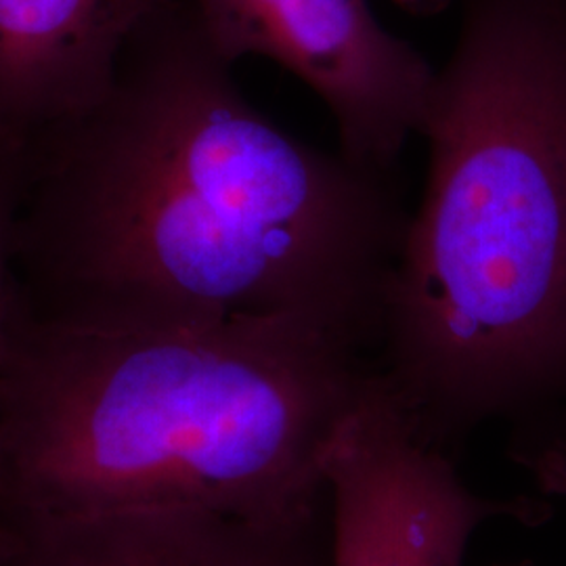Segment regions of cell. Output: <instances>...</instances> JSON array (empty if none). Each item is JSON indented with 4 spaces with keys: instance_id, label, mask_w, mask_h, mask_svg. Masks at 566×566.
<instances>
[{
    "instance_id": "cell-1",
    "label": "cell",
    "mask_w": 566,
    "mask_h": 566,
    "mask_svg": "<svg viewBox=\"0 0 566 566\" xmlns=\"http://www.w3.org/2000/svg\"><path fill=\"white\" fill-rule=\"evenodd\" d=\"M231 70L191 0H160L102 99L23 154V317L301 315L376 350L409 219L395 175L285 133Z\"/></svg>"
},
{
    "instance_id": "cell-2",
    "label": "cell",
    "mask_w": 566,
    "mask_h": 566,
    "mask_svg": "<svg viewBox=\"0 0 566 566\" xmlns=\"http://www.w3.org/2000/svg\"><path fill=\"white\" fill-rule=\"evenodd\" d=\"M376 371L364 346L301 315L67 327L20 311L0 521L311 512L327 502V447Z\"/></svg>"
},
{
    "instance_id": "cell-3",
    "label": "cell",
    "mask_w": 566,
    "mask_h": 566,
    "mask_svg": "<svg viewBox=\"0 0 566 566\" xmlns=\"http://www.w3.org/2000/svg\"><path fill=\"white\" fill-rule=\"evenodd\" d=\"M376 365L446 447L566 401V0H462Z\"/></svg>"
},
{
    "instance_id": "cell-4",
    "label": "cell",
    "mask_w": 566,
    "mask_h": 566,
    "mask_svg": "<svg viewBox=\"0 0 566 566\" xmlns=\"http://www.w3.org/2000/svg\"><path fill=\"white\" fill-rule=\"evenodd\" d=\"M191 2L224 60L282 65L324 102L348 160L395 175L420 135L437 70L378 20L369 0Z\"/></svg>"
},
{
    "instance_id": "cell-5",
    "label": "cell",
    "mask_w": 566,
    "mask_h": 566,
    "mask_svg": "<svg viewBox=\"0 0 566 566\" xmlns=\"http://www.w3.org/2000/svg\"><path fill=\"white\" fill-rule=\"evenodd\" d=\"M329 566H464L486 521L537 516L474 493L411 420L380 369L324 458Z\"/></svg>"
},
{
    "instance_id": "cell-6",
    "label": "cell",
    "mask_w": 566,
    "mask_h": 566,
    "mask_svg": "<svg viewBox=\"0 0 566 566\" xmlns=\"http://www.w3.org/2000/svg\"><path fill=\"white\" fill-rule=\"evenodd\" d=\"M0 566H329V500L254 518L202 507L4 523Z\"/></svg>"
},
{
    "instance_id": "cell-7",
    "label": "cell",
    "mask_w": 566,
    "mask_h": 566,
    "mask_svg": "<svg viewBox=\"0 0 566 566\" xmlns=\"http://www.w3.org/2000/svg\"><path fill=\"white\" fill-rule=\"evenodd\" d=\"M160 0H0V149L15 158L102 99Z\"/></svg>"
},
{
    "instance_id": "cell-8",
    "label": "cell",
    "mask_w": 566,
    "mask_h": 566,
    "mask_svg": "<svg viewBox=\"0 0 566 566\" xmlns=\"http://www.w3.org/2000/svg\"><path fill=\"white\" fill-rule=\"evenodd\" d=\"M21 160L0 149V392L13 357L20 301L13 275V221L20 193Z\"/></svg>"
},
{
    "instance_id": "cell-9",
    "label": "cell",
    "mask_w": 566,
    "mask_h": 566,
    "mask_svg": "<svg viewBox=\"0 0 566 566\" xmlns=\"http://www.w3.org/2000/svg\"><path fill=\"white\" fill-rule=\"evenodd\" d=\"M518 462L546 493L566 500V437H552L544 443L521 449Z\"/></svg>"
},
{
    "instance_id": "cell-10",
    "label": "cell",
    "mask_w": 566,
    "mask_h": 566,
    "mask_svg": "<svg viewBox=\"0 0 566 566\" xmlns=\"http://www.w3.org/2000/svg\"><path fill=\"white\" fill-rule=\"evenodd\" d=\"M401 2L405 9H411V11H430V9H441L446 0H397Z\"/></svg>"
},
{
    "instance_id": "cell-11",
    "label": "cell",
    "mask_w": 566,
    "mask_h": 566,
    "mask_svg": "<svg viewBox=\"0 0 566 566\" xmlns=\"http://www.w3.org/2000/svg\"><path fill=\"white\" fill-rule=\"evenodd\" d=\"M9 526L4 525L2 521H0V554L4 552V547H7V542H9Z\"/></svg>"
},
{
    "instance_id": "cell-12",
    "label": "cell",
    "mask_w": 566,
    "mask_h": 566,
    "mask_svg": "<svg viewBox=\"0 0 566 566\" xmlns=\"http://www.w3.org/2000/svg\"><path fill=\"white\" fill-rule=\"evenodd\" d=\"M518 566H523V565H518Z\"/></svg>"
}]
</instances>
